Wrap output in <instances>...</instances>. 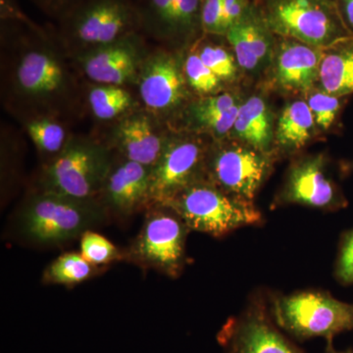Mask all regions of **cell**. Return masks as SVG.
Here are the masks:
<instances>
[{
	"label": "cell",
	"instance_id": "obj_1",
	"mask_svg": "<svg viewBox=\"0 0 353 353\" xmlns=\"http://www.w3.org/2000/svg\"><path fill=\"white\" fill-rule=\"evenodd\" d=\"M99 199H79L41 190L27 199L18 217V229L37 245H60L83 236L106 220Z\"/></svg>",
	"mask_w": 353,
	"mask_h": 353
},
{
	"label": "cell",
	"instance_id": "obj_2",
	"mask_svg": "<svg viewBox=\"0 0 353 353\" xmlns=\"http://www.w3.org/2000/svg\"><path fill=\"white\" fill-rule=\"evenodd\" d=\"M158 205L173 210L190 230L216 238L263 221L253 201L232 196L208 180L185 188Z\"/></svg>",
	"mask_w": 353,
	"mask_h": 353
},
{
	"label": "cell",
	"instance_id": "obj_3",
	"mask_svg": "<svg viewBox=\"0 0 353 353\" xmlns=\"http://www.w3.org/2000/svg\"><path fill=\"white\" fill-rule=\"evenodd\" d=\"M270 315L279 328L299 341L334 340L353 331V303L334 299L328 292L306 290L272 301Z\"/></svg>",
	"mask_w": 353,
	"mask_h": 353
},
{
	"label": "cell",
	"instance_id": "obj_4",
	"mask_svg": "<svg viewBox=\"0 0 353 353\" xmlns=\"http://www.w3.org/2000/svg\"><path fill=\"white\" fill-rule=\"evenodd\" d=\"M266 22L278 34L315 48L353 37L333 0H272Z\"/></svg>",
	"mask_w": 353,
	"mask_h": 353
},
{
	"label": "cell",
	"instance_id": "obj_5",
	"mask_svg": "<svg viewBox=\"0 0 353 353\" xmlns=\"http://www.w3.org/2000/svg\"><path fill=\"white\" fill-rule=\"evenodd\" d=\"M112 167L108 150L92 141H70L43 173V190L99 199Z\"/></svg>",
	"mask_w": 353,
	"mask_h": 353
},
{
	"label": "cell",
	"instance_id": "obj_6",
	"mask_svg": "<svg viewBox=\"0 0 353 353\" xmlns=\"http://www.w3.org/2000/svg\"><path fill=\"white\" fill-rule=\"evenodd\" d=\"M154 205L157 208L146 216L125 257L139 266L176 278L185 266V241L190 230L170 208Z\"/></svg>",
	"mask_w": 353,
	"mask_h": 353
},
{
	"label": "cell",
	"instance_id": "obj_7",
	"mask_svg": "<svg viewBox=\"0 0 353 353\" xmlns=\"http://www.w3.org/2000/svg\"><path fill=\"white\" fill-rule=\"evenodd\" d=\"M271 154L245 143L222 145L209 152L208 181L240 199L253 201L272 168Z\"/></svg>",
	"mask_w": 353,
	"mask_h": 353
},
{
	"label": "cell",
	"instance_id": "obj_8",
	"mask_svg": "<svg viewBox=\"0 0 353 353\" xmlns=\"http://www.w3.org/2000/svg\"><path fill=\"white\" fill-rule=\"evenodd\" d=\"M64 18L71 38L94 48L129 38L141 24L127 0H85Z\"/></svg>",
	"mask_w": 353,
	"mask_h": 353
},
{
	"label": "cell",
	"instance_id": "obj_9",
	"mask_svg": "<svg viewBox=\"0 0 353 353\" xmlns=\"http://www.w3.org/2000/svg\"><path fill=\"white\" fill-rule=\"evenodd\" d=\"M208 154L209 150L196 139L166 141L161 157L152 167V205L164 203L185 188L208 180Z\"/></svg>",
	"mask_w": 353,
	"mask_h": 353
},
{
	"label": "cell",
	"instance_id": "obj_10",
	"mask_svg": "<svg viewBox=\"0 0 353 353\" xmlns=\"http://www.w3.org/2000/svg\"><path fill=\"white\" fill-rule=\"evenodd\" d=\"M225 353H303L259 304L231 318L217 336Z\"/></svg>",
	"mask_w": 353,
	"mask_h": 353
},
{
	"label": "cell",
	"instance_id": "obj_11",
	"mask_svg": "<svg viewBox=\"0 0 353 353\" xmlns=\"http://www.w3.org/2000/svg\"><path fill=\"white\" fill-rule=\"evenodd\" d=\"M278 204H301L334 211L345 208L347 201L327 173L326 159L317 155L292 165Z\"/></svg>",
	"mask_w": 353,
	"mask_h": 353
},
{
	"label": "cell",
	"instance_id": "obj_12",
	"mask_svg": "<svg viewBox=\"0 0 353 353\" xmlns=\"http://www.w3.org/2000/svg\"><path fill=\"white\" fill-rule=\"evenodd\" d=\"M152 167L126 159L111 167L99 196L108 212L130 216L152 206L150 199Z\"/></svg>",
	"mask_w": 353,
	"mask_h": 353
},
{
	"label": "cell",
	"instance_id": "obj_13",
	"mask_svg": "<svg viewBox=\"0 0 353 353\" xmlns=\"http://www.w3.org/2000/svg\"><path fill=\"white\" fill-rule=\"evenodd\" d=\"M323 48L301 41H285L276 60V80L290 92H306L319 81Z\"/></svg>",
	"mask_w": 353,
	"mask_h": 353
},
{
	"label": "cell",
	"instance_id": "obj_14",
	"mask_svg": "<svg viewBox=\"0 0 353 353\" xmlns=\"http://www.w3.org/2000/svg\"><path fill=\"white\" fill-rule=\"evenodd\" d=\"M139 85L141 99L152 110L175 108L185 94L182 73L176 60L168 55H158L148 61Z\"/></svg>",
	"mask_w": 353,
	"mask_h": 353
},
{
	"label": "cell",
	"instance_id": "obj_15",
	"mask_svg": "<svg viewBox=\"0 0 353 353\" xmlns=\"http://www.w3.org/2000/svg\"><path fill=\"white\" fill-rule=\"evenodd\" d=\"M129 39L130 37L90 51L83 58V64L90 80L104 85H122L134 78L137 70L136 51Z\"/></svg>",
	"mask_w": 353,
	"mask_h": 353
},
{
	"label": "cell",
	"instance_id": "obj_16",
	"mask_svg": "<svg viewBox=\"0 0 353 353\" xmlns=\"http://www.w3.org/2000/svg\"><path fill=\"white\" fill-rule=\"evenodd\" d=\"M21 92L32 99L59 94L66 83L63 67L44 51H30L21 60L16 73Z\"/></svg>",
	"mask_w": 353,
	"mask_h": 353
},
{
	"label": "cell",
	"instance_id": "obj_17",
	"mask_svg": "<svg viewBox=\"0 0 353 353\" xmlns=\"http://www.w3.org/2000/svg\"><path fill=\"white\" fill-rule=\"evenodd\" d=\"M117 139L126 159L150 167L161 157L166 143L155 134L148 118L141 114L121 123Z\"/></svg>",
	"mask_w": 353,
	"mask_h": 353
},
{
	"label": "cell",
	"instance_id": "obj_18",
	"mask_svg": "<svg viewBox=\"0 0 353 353\" xmlns=\"http://www.w3.org/2000/svg\"><path fill=\"white\" fill-rule=\"evenodd\" d=\"M319 81L323 92L334 97L353 94V37L323 48Z\"/></svg>",
	"mask_w": 353,
	"mask_h": 353
},
{
	"label": "cell",
	"instance_id": "obj_19",
	"mask_svg": "<svg viewBox=\"0 0 353 353\" xmlns=\"http://www.w3.org/2000/svg\"><path fill=\"white\" fill-rule=\"evenodd\" d=\"M233 130L234 136L243 143L271 154L272 143L275 141L273 119L261 97H250L241 104Z\"/></svg>",
	"mask_w": 353,
	"mask_h": 353
},
{
	"label": "cell",
	"instance_id": "obj_20",
	"mask_svg": "<svg viewBox=\"0 0 353 353\" xmlns=\"http://www.w3.org/2000/svg\"><path fill=\"white\" fill-rule=\"evenodd\" d=\"M226 34L241 68L252 71L269 57L271 43L268 34L259 23L248 18L245 13Z\"/></svg>",
	"mask_w": 353,
	"mask_h": 353
},
{
	"label": "cell",
	"instance_id": "obj_21",
	"mask_svg": "<svg viewBox=\"0 0 353 353\" xmlns=\"http://www.w3.org/2000/svg\"><path fill=\"white\" fill-rule=\"evenodd\" d=\"M315 125L307 102H292L285 106L278 121L276 143L285 152L301 150L312 139Z\"/></svg>",
	"mask_w": 353,
	"mask_h": 353
},
{
	"label": "cell",
	"instance_id": "obj_22",
	"mask_svg": "<svg viewBox=\"0 0 353 353\" xmlns=\"http://www.w3.org/2000/svg\"><path fill=\"white\" fill-rule=\"evenodd\" d=\"M94 267L81 253H65L48 265L43 281L46 284H80L94 275Z\"/></svg>",
	"mask_w": 353,
	"mask_h": 353
},
{
	"label": "cell",
	"instance_id": "obj_23",
	"mask_svg": "<svg viewBox=\"0 0 353 353\" xmlns=\"http://www.w3.org/2000/svg\"><path fill=\"white\" fill-rule=\"evenodd\" d=\"M131 103V95L118 85H102L92 88L90 92V104L99 119H113L125 112Z\"/></svg>",
	"mask_w": 353,
	"mask_h": 353
},
{
	"label": "cell",
	"instance_id": "obj_24",
	"mask_svg": "<svg viewBox=\"0 0 353 353\" xmlns=\"http://www.w3.org/2000/svg\"><path fill=\"white\" fill-rule=\"evenodd\" d=\"M81 254L94 266L124 259L120 250L111 241L92 231L85 232L83 234L81 240Z\"/></svg>",
	"mask_w": 353,
	"mask_h": 353
},
{
	"label": "cell",
	"instance_id": "obj_25",
	"mask_svg": "<svg viewBox=\"0 0 353 353\" xmlns=\"http://www.w3.org/2000/svg\"><path fill=\"white\" fill-rule=\"evenodd\" d=\"M28 134L39 150L44 152H60L65 146L66 134L63 128L52 121H32L28 124Z\"/></svg>",
	"mask_w": 353,
	"mask_h": 353
},
{
	"label": "cell",
	"instance_id": "obj_26",
	"mask_svg": "<svg viewBox=\"0 0 353 353\" xmlns=\"http://www.w3.org/2000/svg\"><path fill=\"white\" fill-rule=\"evenodd\" d=\"M343 97H336L327 92H313L308 97L307 104L314 118L316 126L327 131L333 126L340 113Z\"/></svg>",
	"mask_w": 353,
	"mask_h": 353
},
{
	"label": "cell",
	"instance_id": "obj_27",
	"mask_svg": "<svg viewBox=\"0 0 353 353\" xmlns=\"http://www.w3.org/2000/svg\"><path fill=\"white\" fill-rule=\"evenodd\" d=\"M199 55L203 63L221 81H231L236 77V62L234 57L224 48L208 44L202 48Z\"/></svg>",
	"mask_w": 353,
	"mask_h": 353
},
{
	"label": "cell",
	"instance_id": "obj_28",
	"mask_svg": "<svg viewBox=\"0 0 353 353\" xmlns=\"http://www.w3.org/2000/svg\"><path fill=\"white\" fill-rule=\"evenodd\" d=\"M185 76L194 90L203 94L214 92L221 80L202 61L199 54H190L185 64Z\"/></svg>",
	"mask_w": 353,
	"mask_h": 353
},
{
	"label": "cell",
	"instance_id": "obj_29",
	"mask_svg": "<svg viewBox=\"0 0 353 353\" xmlns=\"http://www.w3.org/2000/svg\"><path fill=\"white\" fill-rule=\"evenodd\" d=\"M334 278L341 285H353V229L341 236L334 264Z\"/></svg>",
	"mask_w": 353,
	"mask_h": 353
},
{
	"label": "cell",
	"instance_id": "obj_30",
	"mask_svg": "<svg viewBox=\"0 0 353 353\" xmlns=\"http://www.w3.org/2000/svg\"><path fill=\"white\" fill-rule=\"evenodd\" d=\"M199 0H176L163 32L192 27L199 12Z\"/></svg>",
	"mask_w": 353,
	"mask_h": 353
},
{
	"label": "cell",
	"instance_id": "obj_31",
	"mask_svg": "<svg viewBox=\"0 0 353 353\" xmlns=\"http://www.w3.org/2000/svg\"><path fill=\"white\" fill-rule=\"evenodd\" d=\"M241 105H234L233 108L225 112L213 114L197 120L201 125L214 132L218 136H224L228 132L233 130L234 122L238 117L239 109Z\"/></svg>",
	"mask_w": 353,
	"mask_h": 353
},
{
	"label": "cell",
	"instance_id": "obj_32",
	"mask_svg": "<svg viewBox=\"0 0 353 353\" xmlns=\"http://www.w3.org/2000/svg\"><path fill=\"white\" fill-rule=\"evenodd\" d=\"M223 0H205L201 10V25L209 34L222 32Z\"/></svg>",
	"mask_w": 353,
	"mask_h": 353
},
{
	"label": "cell",
	"instance_id": "obj_33",
	"mask_svg": "<svg viewBox=\"0 0 353 353\" xmlns=\"http://www.w3.org/2000/svg\"><path fill=\"white\" fill-rule=\"evenodd\" d=\"M234 105H236V103L233 95L228 94L216 95L201 101L196 106L194 112H196V119L199 120L213 114L225 112L233 108Z\"/></svg>",
	"mask_w": 353,
	"mask_h": 353
},
{
	"label": "cell",
	"instance_id": "obj_34",
	"mask_svg": "<svg viewBox=\"0 0 353 353\" xmlns=\"http://www.w3.org/2000/svg\"><path fill=\"white\" fill-rule=\"evenodd\" d=\"M245 0H223L222 32L226 34L232 26L245 15Z\"/></svg>",
	"mask_w": 353,
	"mask_h": 353
},
{
	"label": "cell",
	"instance_id": "obj_35",
	"mask_svg": "<svg viewBox=\"0 0 353 353\" xmlns=\"http://www.w3.org/2000/svg\"><path fill=\"white\" fill-rule=\"evenodd\" d=\"M41 8L51 14L65 16L85 0H34Z\"/></svg>",
	"mask_w": 353,
	"mask_h": 353
},
{
	"label": "cell",
	"instance_id": "obj_36",
	"mask_svg": "<svg viewBox=\"0 0 353 353\" xmlns=\"http://www.w3.org/2000/svg\"><path fill=\"white\" fill-rule=\"evenodd\" d=\"M338 6L345 24L353 34V0H339Z\"/></svg>",
	"mask_w": 353,
	"mask_h": 353
},
{
	"label": "cell",
	"instance_id": "obj_37",
	"mask_svg": "<svg viewBox=\"0 0 353 353\" xmlns=\"http://www.w3.org/2000/svg\"><path fill=\"white\" fill-rule=\"evenodd\" d=\"M324 353H353V348L350 347L345 350H336L334 347L333 340L327 341V347Z\"/></svg>",
	"mask_w": 353,
	"mask_h": 353
},
{
	"label": "cell",
	"instance_id": "obj_38",
	"mask_svg": "<svg viewBox=\"0 0 353 353\" xmlns=\"http://www.w3.org/2000/svg\"><path fill=\"white\" fill-rule=\"evenodd\" d=\"M350 168L352 169V170H353V161L352 162V163L350 164Z\"/></svg>",
	"mask_w": 353,
	"mask_h": 353
}]
</instances>
